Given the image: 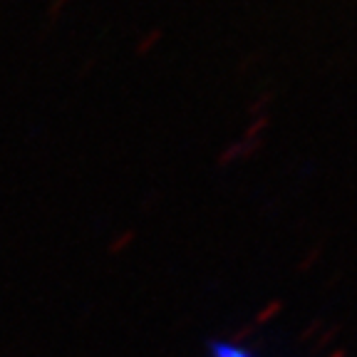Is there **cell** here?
Here are the masks:
<instances>
[{"mask_svg":"<svg viewBox=\"0 0 357 357\" xmlns=\"http://www.w3.org/2000/svg\"><path fill=\"white\" fill-rule=\"evenodd\" d=\"M208 355L211 357H256L251 350H245L243 345H236V342H229V340L208 342Z\"/></svg>","mask_w":357,"mask_h":357,"instance_id":"cell-1","label":"cell"}]
</instances>
